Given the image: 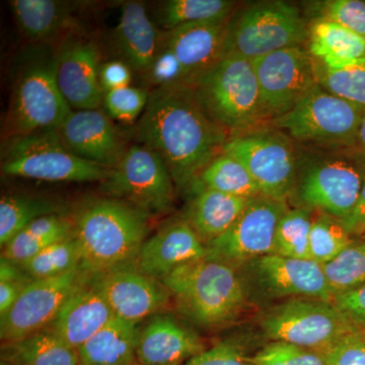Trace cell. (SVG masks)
I'll list each match as a JSON object with an SVG mask.
<instances>
[{
    "label": "cell",
    "mask_w": 365,
    "mask_h": 365,
    "mask_svg": "<svg viewBox=\"0 0 365 365\" xmlns=\"http://www.w3.org/2000/svg\"><path fill=\"white\" fill-rule=\"evenodd\" d=\"M160 282L178 309L203 329H217L234 322L246 306L244 280L235 267L207 258L173 271Z\"/></svg>",
    "instance_id": "cell-3"
},
{
    "label": "cell",
    "mask_w": 365,
    "mask_h": 365,
    "mask_svg": "<svg viewBox=\"0 0 365 365\" xmlns=\"http://www.w3.org/2000/svg\"><path fill=\"white\" fill-rule=\"evenodd\" d=\"M57 83L74 110L98 109L104 93L98 81V50L93 41L76 40L56 55Z\"/></svg>",
    "instance_id": "cell-21"
},
{
    "label": "cell",
    "mask_w": 365,
    "mask_h": 365,
    "mask_svg": "<svg viewBox=\"0 0 365 365\" xmlns=\"http://www.w3.org/2000/svg\"><path fill=\"white\" fill-rule=\"evenodd\" d=\"M155 88L163 86H187L186 78L177 57L163 41L150 71L144 76Z\"/></svg>",
    "instance_id": "cell-41"
},
{
    "label": "cell",
    "mask_w": 365,
    "mask_h": 365,
    "mask_svg": "<svg viewBox=\"0 0 365 365\" xmlns=\"http://www.w3.org/2000/svg\"><path fill=\"white\" fill-rule=\"evenodd\" d=\"M250 201L203 187L190 202L184 220L207 245L232 227Z\"/></svg>",
    "instance_id": "cell-25"
},
{
    "label": "cell",
    "mask_w": 365,
    "mask_h": 365,
    "mask_svg": "<svg viewBox=\"0 0 365 365\" xmlns=\"http://www.w3.org/2000/svg\"><path fill=\"white\" fill-rule=\"evenodd\" d=\"M362 239L365 240V235H364V237H362Z\"/></svg>",
    "instance_id": "cell-50"
},
{
    "label": "cell",
    "mask_w": 365,
    "mask_h": 365,
    "mask_svg": "<svg viewBox=\"0 0 365 365\" xmlns=\"http://www.w3.org/2000/svg\"><path fill=\"white\" fill-rule=\"evenodd\" d=\"M1 170L7 176L48 182H104L112 173L73 155L57 130L11 138L2 151Z\"/></svg>",
    "instance_id": "cell-7"
},
{
    "label": "cell",
    "mask_w": 365,
    "mask_h": 365,
    "mask_svg": "<svg viewBox=\"0 0 365 365\" xmlns=\"http://www.w3.org/2000/svg\"><path fill=\"white\" fill-rule=\"evenodd\" d=\"M103 182L106 193L145 211L168 212L175 199V182L155 151L140 143L127 148L123 158Z\"/></svg>",
    "instance_id": "cell-12"
},
{
    "label": "cell",
    "mask_w": 365,
    "mask_h": 365,
    "mask_svg": "<svg viewBox=\"0 0 365 365\" xmlns=\"http://www.w3.org/2000/svg\"><path fill=\"white\" fill-rule=\"evenodd\" d=\"M227 21L190 24L163 31V41L177 57L190 88L225 56Z\"/></svg>",
    "instance_id": "cell-20"
},
{
    "label": "cell",
    "mask_w": 365,
    "mask_h": 365,
    "mask_svg": "<svg viewBox=\"0 0 365 365\" xmlns=\"http://www.w3.org/2000/svg\"><path fill=\"white\" fill-rule=\"evenodd\" d=\"M307 43L312 57L327 68H338L365 57V38L324 19L309 23Z\"/></svg>",
    "instance_id": "cell-27"
},
{
    "label": "cell",
    "mask_w": 365,
    "mask_h": 365,
    "mask_svg": "<svg viewBox=\"0 0 365 365\" xmlns=\"http://www.w3.org/2000/svg\"><path fill=\"white\" fill-rule=\"evenodd\" d=\"M57 58L46 49L26 60L16 76L4 132L7 138L57 130L72 111L57 83Z\"/></svg>",
    "instance_id": "cell-5"
},
{
    "label": "cell",
    "mask_w": 365,
    "mask_h": 365,
    "mask_svg": "<svg viewBox=\"0 0 365 365\" xmlns=\"http://www.w3.org/2000/svg\"><path fill=\"white\" fill-rule=\"evenodd\" d=\"M352 148L355 150V157L359 158V162L365 167V109L360 122L356 141Z\"/></svg>",
    "instance_id": "cell-48"
},
{
    "label": "cell",
    "mask_w": 365,
    "mask_h": 365,
    "mask_svg": "<svg viewBox=\"0 0 365 365\" xmlns=\"http://www.w3.org/2000/svg\"><path fill=\"white\" fill-rule=\"evenodd\" d=\"M353 241L339 220L319 211L314 215L309 232V259L326 265L335 260Z\"/></svg>",
    "instance_id": "cell-34"
},
{
    "label": "cell",
    "mask_w": 365,
    "mask_h": 365,
    "mask_svg": "<svg viewBox=\"0 0 365 365\" xmlns=\"http://www.w3.org/2000/svg\"><path fill=\"white\" fill-rule=\"evenodd\" d=\"M1 360L11 365H78V350L63 342L50 329L4 343Z\"/></svg>",
    "instance_id": "cell-28"
},
{
    "label": "cell",
    "mask_w": 365,
    "mask_h": 365,
    "mask_svg": "<svg viewBox=\"0 0 365 365\" xmlns=\"http://www.w3.org/2000/svg\"><path fill=\"white\" fill-rule=\"evenodd\" d=\"M206 245L185 220L165 225L146 239L136 267L153 279L162 281L176 269L206 258Z\"/></svg>",
    "instance_id": "cell-19"
},
{
    "label": "cell",
    "mask_w": 365,
    "mask_h": 365,
    "mask_svg": "<svg viewBox=\"0 0 365 365\" xmlns=\"http://www.w3.org/2000/svg\"><path fill=\"white\" fill-rule=\"evenodd\" d=\"M326 365H365V331H357L319 352Z\"/></svg>",
    "instance_id": "cell-42"
},
{
    "label": "cell",
    "mask_w": 365,
    "mask_h": 365,
    "mask_svg": "<svg viewBox=\"0 0 365 365\" xmlns=\"http://www.w3.org/2000/svg\"><path fill=\"white\" fill-rule=\"evenodd\" d=\"M249 265L257 287L265 297L333 302L323 266L317 262L270 254Z\"/></svg>",
    "instance_id": "cell-16"
},
{
    "label": "cell",
    "mask_w": 365,
    "mask_h": 365,
    "mask_svg": "<svg viewBox=\"0 0 365 365\" xmlns=\"http://www.w3.org/2000/svg\"><path fill=\"white\" fill-rule=\"evenodd\" d=\"M14 18L21 33L34 42L52 39L71 20L68 4L55 0H14Z\"/></svg>",
    "instance_id": "cell-29"
},
{
    "label": "cell",
    "mask_w": 365,
    "mask_h": 365,
    "mask_svg": "<svg viewBox=\"0 0 365 365\" xmlns=\"http://www.w3.org/2000/svg\"><path fill=\"white\" fill-rule=\"evenodd\" d=\"M203 350L195 332L173 317L158 314L140 330L137 359L141 365H185Z\"/></svg>",
    "instance_id": "cell-22"
},
{
    "label": "cell",
    "mask_w": 365,
    "mask_h": 365,
    "mask_svg": "<svg viewBox=\"0 0 365 365\" xmlns=\"http://www.w3.org/2000/svg\"><path fill=\"white\" fill-rule=\"evenodd\" d=\"M364 172V165L355 155L313 158L300 169L294 192L302 207L342 220L356 203Z\"/></svg>",
    "instance_id": "cell-11"
},
{
    "label": "cell",
    "mask_w": 365,
    "mask_h": 365,
    "mask_svg": "<svg viewBox=\"0 0 365 365\" xmlns=\"http://www.w3.org/2000/svg\"><path fill=\"white\" fill-rule=\"evenodd\" d=\"M138 324L115 317L78 350V365H138Z\"/></svg>",
    "instance_id": "cell-26"
},
{
    "label": "cell",
    "mask_w": 365,
    "mask_h": 365,
    "mask_svg": "<svg viewBox=\"0 0 365 365\" xmlns=\"http://www.w3.org/2000/svg\"><path fill=\"white\" fill-rule=\"evenodd\" d=\"M83 282L78 268L57 277L31 281L11 311L0 318L2 342H16L49 327L62 304Z\"/></svg>",
    "instance_id": "cell-15"
},
{
    "label": "cell",
    "mask_w": 365,
    "mask_h": 365,
    "mask_svg": "<svg viewBox=\"0 0 365 365\" xmlns=\"http://www.w3.org/2000/svg\"><path fill=\"white\" fill-rule=\"evenodd\" d=\"M261 326L273 341L319 352L359 331L332 302L317 299H287L271 309Z\"/></svg>",
    "instance_id": "cell-10"
},
{
    "label": "cell",
    "mask_w": 365,
    "mask_h": 365,
    "mask_svg": "<svg viewBox=\"0 0 365 365\" xmlns=\"http://www.w3.org/2000/svg\"><path fill=\"white\" fill-rule=\"evenodd\" d=\"M132 69L121 60H113L101 64L98 81L103 93L130 86Z\"/></svg>",
    "instance_id": "cell-45"
},
{
    "label": "cell",
    "mask_w": 365,
    "mask_h": 365,
    "mask_svg": "<svg viewBox=\"0 0 365 365\" xmlns=\"http://www.w3.org/2000/svg\"><path fill=\"white\" fill-rule=\"evenodd\" d=\"M309 26L299 7L281 0L237 9L227 25L225 55L253 60L285 48L304 46Z\"/></svg>",
    "instance_id": "cell-6"
},
{
    "label": "cell",
    "mask_w": 365,
    "mask_h": 365,
    "mask_svg": "<svg viewBox=\"0 0 365 365\" xmlns=\"http://www.w3.org/2000/svg\"><path fill=\"white\" fill-rule=\"evenodd\" d=\"M0 365H11L9 364V362L4 361V360H1V364Z\"/></svg>",
    "instance_id": "cell-49"
},
{
    "label": "cell",
    "mask_w": 365,
    "mask_h": 365,
    "mask_svg": "<svg viewBox=\"0 0 365 365\" xmlns=\"http://www.w3.org/2000/svg\"><path fill=\"white\" fill-rule=\"evenodd\" d=\"M148 217L145 211L112 197L81 204L71 220L83 279L136 266L148 237Z\"/></svg>",
    "instance_id": "cell-2"
},
{
    "label": "cell",
    "mask_w": 365,
    "mask_h": 365,
    "mask_svg": "<svg viewBox=\"0 0 365 365\" xmlns=\"http://www.w3.org/2000/svg\"><path fill=\"white\" fill-rule=\"evenodd\" d=\"M333 299L365 284V240H354L335 260L323 265Z\"/></svg>",
    "instance_id": "cell-35"
},
{
    "label": "cell",
    "mask_w": 365,
    "mask_h": 365,
    "mask_svg": "<svg viewBox=\"0 0 365 365\" xmlns=\"http://www.w3.org/2000/svg\"><path fill=\"white\" fill-rule=\"evenodd\" d=\"M314 4L317 19L333 21L365 38V1L328 0Z\"/></svg>",
    "instance_id": "cell-40"
},
{
    "label": "cell",
    "mask_w": 365,
    "mask_h": 365,
    "mask_svg": "<svg viewBox=\"0 0 365 365\" xmlns=\"http://www.w3.org/2000/svg\"><path fill=\"white\" fill-rule=\"evenodd\" d=\"M114 318L111 307L97 288L83 282L62 304L47 328L78 350Z\"/></svg>",
    "instance_id": "cell-23"
},
{
    "label": "cell",
    "mask_w": 365,
    "mask_h": 365,
    "mask_svg": "<svg viewBox=\"0 0 365 365\" xmlns=\"http://www.w3.org/2000/svg\"><path fill=\"white\" fill-rule=\"evenodd\" d=\"M313 217L312 209L302 206L288 208L276 228L273 254L287 258L309 259V232Z\"/></svg>",
    "instance_id": "cell-33"
},
{
    "label": "cell",
    "mask_w": 365,
    "mask_h": 365,
    "mask_svg": "<svg viewBox=\"0 0 365 365\" xmlns=\"http://www.w3.org/2000/svg\"><path fill=\"white\" fill-rule=\"evenodd\" d=\"M223 153L249 170L262 196L287 201L297 178V157L292 138L270 125L234 134Z\"/></svg>",
    "instance_id": "cell-9"
},
{
    "label": "cell",
    "mask_w": 365,
    "mask_h": 365,
    "mask_svg": "<svg viewBox=\"0 0 365 365\" xmlns=\"http://www.w3.org/2000/svg\"><path fill=\"white\" fill-rule=\"evenodd\" d=\"M314 64L322 88L365 109V57L335 69L327 68L316 60Z\"/></svg>",
    "instance_id": "cell-36"
},
{
    "label": "cell",
    "mask_w": 365,
    "mask_h": 365,
    "mask_svg": "<svg viewBox=\"0 0 365 365\" xmlns=\"http://www.w3.org/2000/svg\"><path fill=\"white\" fill-rule=\"evenodd\" d=\"M33 280V279H32ZM0 281V318L14 306L21 292L31 281Z\"/></svg>",
    "instance_id": "cell-47"
},
{
    "label": "cell",
    "mask_w": 365,
    "mask_h": 365,
    "mask_svg": "<svg viewBox=\"0 0 365 365\" xmlns=\"http://www.w3.org/2000/svg\"><path fill=\"white\" fill-rule=\"evenodd\" d=\"M57 133L76 157L107 169H114L127 150L107 113L100 109L72 110Z\"/></svg>",
    "instance_id": "cell-18"
},
{
    "label": "cell",
    "mask_w": 365,
    "mask_h": 365,
    "mask_svg": "<svg viewBox=\"0 0 365 365\" xmlns=\"http://www.w3.org/2000/svg\"><path fill=\"white\" fill-rule=\"evenodd\" d=\"M287 209V201L262 195L251 199L232 227L206 245V258L235 268L273 254L276 228Z\"/></svg>",
    "instance_id": "cell-14"
},
{
    "label": "cell",
    "mask_w": 365,
    "mask_h": 365,
    "mask_svg": "<svg viewBox=\"0 0 365 365\" xmlns=\"http://www.w3.org/2000/svg\"><path fill=\"white\" fill-rule=\"evenodd\" d=\"M138 365H141V364H138Z\"/></svg>",
    "instance_id": "cell-51"
},
{
    "label": "cell",
    "mask_w": 365,
    "mask_h": 365,
    "mask_svg": "<svg viewBox=\"0 0 365 365\" xmlns=\"http://www.w3.org/2000/svg\"><path fill=\"white\" fill-rule=\"evenodd\" d=\"M248 362L252 365H326L319 353L283 341H273L248 359Z\"/></svg>",
    "instance_id": "cell-39"
},
{
    "label": "cell",
    "mask_w": 365,
    "mask_h": 365,
    "mask_svg": "<svg viewBox=\"0 0 365 365\" xmlns=\"http://www.w3.org/2000/svg\"><path fill=\"white\" fill-rule=\"evenodd\" d=\"M137 143L162 158L175 185L193 187L230 138L199 103L193 88L163 86L150 93L135 125Z\"/></svg>",
    "instance_id": "cell-1"
},
{
    "label": "cell",
    "mask_w": 365,
    "mask_h": 365,
    "mask_svg": "<svg viewBox=\"0 0 365 365\" xmlns=\"http://www.w3.org/2000/svg\"><path fill=\"white\" fill-rule=\"evenodd\" d=\"M115 317L139 324L167 306L170 295L160 281L133 267L119 269L91 280Z\"/></svg>",
    "instance_id": "cell-17"
},
{
    "label": "cell",
    "mask_w": 365,
    "mask_h": 365,
    "mask_svg": "<svg viewBox=\"0 0 365 365\" xmlns=\"http://www.w3.org/2000/svg\"><path fill=\"white\" fill-rule=\"evenodd\" d=\"M364 108L316 85L287 114L270 126L304 143L352 148Z\"/></svg>",
    "instance_id": "cell-8"
},
{
    "label": "cell",
    "mask_w": 365,
    "mask_h": 365,
    "mask_svg": "<svg viewBox=\"0 0 365 365\" xmlns=\"http://www.w3.org/2000/svg\"><path fill=\"white\" fill-rule=\"evenodd\" d=\"M150 98V93L136 86H125L104 93V105L108 116L123 123H132L140 118Z\"/></svg>",
    "instance_id": "cell-38"
},
{
    "label": "cell",
    "mask_w": 365,
    "mask_h": 365,
    "mask_svg": "<svg viewBox=\"0 0 365 365\" xmlns=\"http://www.w3.org/2000/svg\"><path fill=\"white\" fill-rule=\"evenodd\" d=\"M251 61L270 122L289 112L318 85L314 60L304 46L285 48Z\"/></svg>",
    "instance_id": "cell-13"
},
{
    "label": "cell",
    "mask_w": 365,
    "mask_h": 365,
    "mask_svg": "<svg viewBox=\"0 0 365 365\" xmlns=\"http://www.w3.org/2000/svg\"><path fill=\"white\" fill-rule=\"evenodd\" d=\"M204 188L215 190L241 198L261 196L260 190L244 165L232 155L222 153L200 175Z\"/></svg>",
    "instance_id": "cell-32"
},
{
    "label": "cell",
    "mask_w": 365,
    "mask_h": 365,
    "mask_svg": "<svg viewBox=\"0 0 365 365\" xmlns=\"http://www.w3.org/2000/svg\"><path fill=\"white\" fill-rule=\"evenodd\" d=\"M346 232L353 239H362L365 235V172L361 190L354 207L344 220H340Z\"/></svg>",
    "instance_id": "cell-46"
},
{
    "label": "cell",
    "mask_w": 365,
    "mask_h": 365,
    "mask_svg": "<svg viewBox=\"0 0 365 365\" xmlns=\"http://www.w3.org/2000/svg\"><path fill=\"white\" fill-rule=\"evenodd\" d=\"M332 302L359 331H365V284L336 295Z\"/></svg>",
    "instance_id": "cell-44"
},
{
    "label": "cell",
    "mask_w": 365,
    "mask_h": 365,
    "mask_svg": "<svg viewBox=\"0 0 365 365\" xmlns=\"http://www.w3.org/2000/svg\"><path fill=\"white\" fill-rule=\"evenodd\" d=\"M20 266L33 279L64 275L79 267L78 244L73 235H71L54 242Z\"/></svg>",
    "instance_id": "cell-37"
},
{
    "label": "cell",
    "mask_w": 365,
    "mask_h": 365,
    "mask_svg": "<svg viewBox=\"0 0 365 365\" xmlns=\"http://www.w3.org/2000/svg\"><path fill=\"white\" fill-rule=\"evenodd\" d=\"M60 204L50 199L23 195L4 196L0 201V245L6 246L29 225L43 216L60 215Z\"/></svg>",
    "instance_id": "cell-31"
},
{
    "label": "cell",
    "mask_w": 365,
    "mask_h": 365,
    "mask_svg": "<svg viewBox=\"0 0 365 365\" xmlns=\"http://www.w3.org/2000/svg\"><path fill=\"white\" fill-rule=\"evenodd\" d=\"M192 88L209 117L230 137L270 124L250 59L225 55Z\"/></svg>",
    "instance_id": "cell-4"
},
{
    "label": "cell",
    "mask_w": 365,
    "mask_h": 365,
    "mask_svg": "<svg viewBox=\"0 0 365 365\" xmlns=\"http://www.w3.org/2000/svg\"><path fill=\"white\" fill-rule=\"evenodd\" d=\"M237 2L230 0H167L160 2L158 23L165 31L190 24L227 21Z\"/></svg>",
    "instance_id": "cell-30"
},
{
    "label": "cell",
    "mask_w": 365,
    "mask_h": 365,
    "mask_svg": "<svg viewBox=\"0 0 365 365\" xmlns=\"http://www.w3.org/2000/svg\"><path fill=\"white\" fill-rule=\"evenodd\" d=\"M163 32L150 20L143 4L126 1L122 4L114 42L125 63L145 76L162 44Z\"/></svg>",
    "instance_id": "cell-24"
},
{
    "label": "cell",
    "mask_w": 365,
    "mask_h": 365,
    "mask_svg": "<svg viewBox=\"0 0 365 365\" xmlns=\"http://www.w3.org/2000/svg\"><path fill=\"white\" fill-rule=\"evenodd\" d=\"M185 365H252L245 356L241 346L232 341H223L203 350Z\"/></svg>",
    "instance_id": "cell-43"
}]
</instances>
